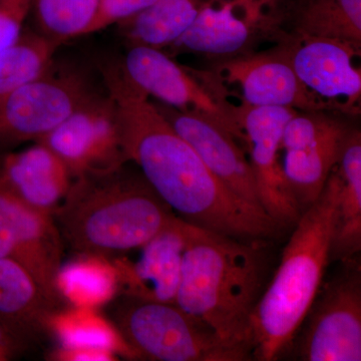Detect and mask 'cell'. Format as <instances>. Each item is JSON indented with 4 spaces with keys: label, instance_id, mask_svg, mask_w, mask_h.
Here are the masks:
<instances>
[{
    "label": "cell",
    "instance_id": "5bb4252c",
    "mask_svg": "<svg viewBox=\"0 0 361 361\" xmlns=\"http://www.w3.org/2000/svg\"><path fill=\"white\" fill-rule=\"evenodd\" d=\"M157 106L223 185L243 200L261 206L245 151L231 133L199 114L176 110L163 104Z\"/></svg>",
    "mask_w": 361,
    "mask_h": 361
},
{
    "label": "cell",
    "instance_id": "ffe728a7",
    "mask_svg": "<svg viewBox=\"0 0 361 361\" xmlns=\"http://www.w3.org/2000/svg\"><path fill=\"white\" fill-rule=\"evenodd\" d=\"M238 2L200 7L194 23L172 47L214 56H236L250 42L256 23L242 16Z\"/></svg>",
    "mask_w": 361,
    "mask_h": 361
},
{
    "label": "cell",
    "instance_id": "2e32d148",
    "mask_svg": "<svg viewBox=\"0 0 361 361\" xmlns=\"http://www.w3.org/2000/svg\"><path fill=\"white\" fill-rule=\"evenodd\" d=\"M73 176L42 142L0 156V183L32 210L51 216L70 191Z\"/></svg>",
    "mask_w": 361,
    "mask_h": 361
},
{
    "label": "cell",
    "instance_id": "7a4b0ae2",
    "mask_svg": "<svg viewBox=\"0 0 361 361\" xmlns=\"http://www.w3.org/2000/svg\"><path fill=\"white\" fill-rule=\"evenodd\" d=\"M185 235L176 305L227 343L251 353V317L266 288L265 242L242 241L187 222Z\"/></svg>",
    "mask_w": 361,
    "mask_h": 361
},
{
    "label": "cell",
    "instance_id": "cb8c5ba5",
    "mask_svg": "<svg viewBox=\"0 0 361 361\" xmlns=\"http://www.w3.org/2000/svg\"><path fill=\"white\" fill-rule=\"evenodd\" d=\"M58 42L42 33L23 30L18 39L0 52V103L52 65Z\"/></svg>",
    "mask_w": 361,
    "mask_h": 361
},
{
    "label": "cell",
    "instance_id": "5b68a950",
    "mask_svg": "<svg viewBox=\"0 0 361 361\" xmlns=\"http://www.w3.org/2000/svg\"><path fill=\"white\" fill-rule=\"evenodd\" d=\"M110 323L135 360H251L250 351L231 345L209 325L173 303L122 294L110 310Z\"/></svg>",
    "mask_w": 361,
    "mask_h": 361
},
{
    "label": "cell",
    "instance_id": "603a6c76",
    "mask_svg": "<svg viewBox=\"0 0 361 361\" xmlns=\"http://www.w3.org/2000/svg\"><path fill=\"white\" fill-rule=\"evenodd\" d=\"M297 35L326 37L360 47L361 0H302Z\"/></svg>",
    "mask_w": 361,
    "mask_h": 361
},
{
    "label": "cell",
    "instance_id": "83f0119b",
    "mask_svg": "<svg viewBox=\"0 0 361 361\" xmlns=\"http://www.w3.org/2000/svg\"><path fill=\"white\" fill-rule=\"evenodd\" d=\"M157 0H99L96 13L85 35L101 32L115 23H122L152 6Z\"/></svg>",
    "mask_w": 361,
    "mask_h": 361
},
{
    "label": "cell",
    "instance_id": "44dd1931",
    "mask_svg": "<svg viewBox=\"0 0 361 361\" xmlns=\"http://www.w3.org/2000/svg\"><path fill=\"white\" fill-rule=\"evenodd\" d=\"M350 132L346 126L300 149L284 151L283 174L301 212L322 194Z\"/></svg>",
    "mask_w": 361,
    "mask_h": 361
},
{
    "label": "cell",
    "instance_id": "30bf717a",
    "mask_svg": "<svg viewBox=\"0 0 361 361\" xmlns=\"http://www.w3.org/2000/svg\"><path fill=\"white\" fill-rule=\"evenodd\" d=\"M296 110L284 106H237L243 149L257 186L263 209L283 227L295 224L300 208L292 196L279 161L281 137Z\"/></svg>",
    "mask_w": 361,
    "mask_h": 361
},
{
    "label": "cell",
    "instance_id": "3957f363",
    "mask_svg": "<svg viewBox=\"0 0 361 361\" xmlns=\"http://www.w3.org/2000/svg\"><path fill=\"white\" fill-rule=\"evenodd\" d=\"M125 165L73 178L54 213L63 244L78 255L116 257L141 248L177 219L142 175Z\"/></svg>",
    "mask_w": 361,
    "mask_h": 361
},
{
    "label": "cell",
    "instance_id": "d6986e66",
    "mask_svg": "<svg viewBox=\"0 0 361 361\" xmlns=\"http://www.w3.org/2000/svg\"><path fill=\"white\" fill-rule=\"evenodd\" d=\"M338 180L331 261L356 258L361 249V135L350 130L334 168Z\"/></svg>",
    "mask_w": 361,
    "mask_h": 361
},
{
    "label": "cell",
    "instance_id": "277c9868",
    "mask_svg": "<svg viewBox=\"0 0 361 361\" xmlns=\"http://www.w3.org/2000/svg\"><path fill=\"white\" fill-rule=\"evenodd\" d=\"M338 180L332 169L322 194L295 223L276 273L252 314V358L276 360L302 326L331 255Z\"/></svg>",
    "mask_w": 361,
    "mask_h": 361
},
{
    "label": "cell",
    "instance_id": "9c48e42d",
    "mask_svg": "<svg viewBox=\"0 0 361 361\" xmlns=\"http://www.w3.org/2000/svg\"><path fill=\"white\" fill-rule=\"evenodd\" d=\"M63 248L54 218L25 205L0 183V258L25 268L59 307L63 301L59 288Z\"/></svg>",
    "mask_w": 361,
    "mask_h": 361
},
{
    "label": "cell",
    "instance_id": "f546056e",
    "mask_svg": "<svg viewBox=\"0 0 361 361\" xmlns=\"http://www.w3.org/2000/svg\"><path fill=\"white\" fill-rule=\"evenodd\" d=\"M30 344L0 323V361L13 360L25 353Z\"/></svg>",
    "mask_w": 361,
    "mask_h": 361
},
{
    "label": "cell",
    "instance_id": "52a82bcc",
    "mask_svg": "<svg viewBox=\"0 0 361 361\" xmlns=\"http://www.w3.org/2000/svg\"><path fill=\"white\" fill-rule=\"evenodd\" d=\"M297 353L303 361L361 360V267L356 258L322 285L302 323Z\"/></svg>",
    "mask_w": 361,
    "mask_h": 361
},
{
    "label": "cell",
    "instance_id": "8992f818",
    "mask_svg": "<svg viewBox=\"0 0 361 361\" xmlns=\"http://www.w3.org/2000/svg\"><path fill=\"white\" fill-rule=\"evenodd\" d=\"M120 68L142 94L176 110L211 118L243 144L237 106L229 104L205 73H190L161 49L144 45H133Z\"/></svg>",
    "mask_w": 361,
    "mask_h": 361
},
{
    "label": "cell",
    "instance_id": "7c38bea8",
    "mask_svg": "<svg viewBox=\"0 0 361 361\" xmlns=\"http://www.w3.org/2000/svg\"><path fill=\"white\" fill-rule=\"evenodd\" d=\"M297 77L329 110L357 113L361 71L355 66L360 47L326 37L296 35L283 47Z\"/></svg>",
    "mask_w": 361,
    "mask_h": 361
},
{
    "label": "cell",
    "instance_id": "ba28073f",
    "mask_svg": "<svg viewBox=\"0 0 361 361\" xmlns=\"http://www.w3.org/2000/svg\"><path fill=\"white\" fill-rule=\"evenodd\" d=\"M96 96L82 73L51 65L0 103V146L39 142Z\"/></svg>",
    "mask_w": 361,
    "mask_h": 361
},
{
    "label": "cell",
    "instance_id": "9a60e30c",
    "mask_svg": "<svg viewBox=\"0 0 361 361\" xmlns=\"http://www.w3.org/2000/svg\"><path fill=\"white\" fill-rule=\"evenodd\" d=\"M186 222L178 217L141 247L137 262L116 261L118 289L123 294L157 302H176L186 245Z\"/></svg>",
    "mask_w": 361,
    "mask_h": 361
},
{
    "label": "cell",
    "instance_id": "7402d4cb",
    "mask_svg": "<svg viewBox=\"0 0 361 361\" xmlns=\"http://www.w3.org/2000/svg\"><path fill=\"white\" fill-rule=\"evenodd\" d=\"M199 9L196 0H157L120 25L132 47L161 49L172 47L187 32Z\"/></svg>",
    "mask_w": 361,
    "mask_h": 361
},
{
    "label": "cell",
    "instance_id": "e0dca14e",
    "mask_svg": "<svg viewBox=\"0 0 361 361\" xmlns=\"http://www.w3.org/2000/svg\"><path fill=\"white\" fill-rule=\"evenodd\" d=\"M61 310L25 268L0 258V323L7 329L30 344L49 332L52 317Z\"/></svg>",
    "mask_w": 361,
    "mask_h": 361
},
{
    "label": "cell",
    "instance_id": "ac0fdd59",
    "mask_svg": "<svg viewBox=\"0 0 361 361\" xmlns=\"http://www.w3.org/2000/svg\"><path fill=\"white\" fill-rule=\"evenodd\" d=\"M92 310L73 306L54 315L49 334H56L59 348L52 356L56 360L113 361L121 353L135 360L110 322Z\"/></svg>",
    "mask_w": 361,
    "mask_h": 361
},
{
    "label": "cell",
    "instance_id": "d4e9b609",
    "mask_svg": "<svg viewBox=\"0 0 361 361\" xmlns=\"http://www.w3.org/2000/svg\"><path fill=\"white\" fill-rule=\"evenodd\" d=\"M106 259L80 256V260L61 266L59 288L63 299L78 307L92 308L106 302L118 289L115 267Z\"/></svg>",
    "mask_w": 361,
    "mask_h": 361
},
{
    "label": "cell",
    "instance_id": "f1b7e54d",
    "mask_svg": "<svg viewBox=\"0 0 361 361\" xmlns=\"http://www.w3.org/2000/svg\"><path fill=\"white\" fill-rule=\"evenodd\" d=\"M32 11V0H0V52L18 39Z\"/></svg>",
    "mask_w": 361,
    "mask_h": 361
},
{
    "label": "cell",
    "instance_id": "484cf974",
    "mask_svg": "<svg viewBox=\"0 0 361 361\" xmlns=\"http://www.w3.org/2000/svg\"><path fill=\"white\" fill-rule=\"evenodd\" d=\"M99 0H32L42 35L61 44L84 37Z\"/></svg>",
    "mask_w": 361,
    "mask_h": 361
},
{
    "label": "cell",
    "instance_id": "4fadbf2b",
    "mask_svg": "<svg viewBox=\"0 0 361 361\" xmlns=\"http://www.w3.org/2000/svg\"><path fill=\"white\" fill-rule=\"evenodd\" d=\"M210 75L218 85L237 87L244 106L329 110L297 77L283 47L266 54L233 56L217 66Z\"/></svg>",
    "mask_w": 361,
    "mask_h": 361
},
{
    "label": "cell",
    "instance_id": "6da1fadb",
    "mask_svg": "<svg viewBox=\"0 0 361 361\" xmlns=\"http://www.w3.org/2000/svg\"><path fill=\"white\" fill-rule=\"evenodd\" d=\"M128 161L176 216L189 224L242 241L266 242L283 226L262 207L240 198L209 170L158 106L125 78L118 66L104 71Z\"/></svg>",
    "mask_w": 361,
    "mask_h": 361
},
{
    "label": "cell",
    "instance_id": "4316f807",
    "mask_svg": "<svg viewBox=\"0 0 361 361\" xmlns=\"http://www.w3.org/2000/svg\"><path fill=\"white\" fill-rule=\"evenodd\" d=\"M341 126L343 123L320 111H297L285 126L280 148L283 151L306 148Z\"/></svg>",
    "mask_w": 361,
    "mask_h": 361
},
{
    "label": "cell",
    "instance_id": "8fae6325",
    "mask_svg": "<svg viewBox=\"0 0 361 361\" xmlns=\"http://www.w3.org/2000/svg\"><path fill=\"white\" fill-rule=\"evenodd\" d=\"M39 142L65 163L73 178L109 172L128 163L108 94L92 97Z\"/></svg>",
    "mask_w": 361,
    "mask_h": 361
}]
</instances>
